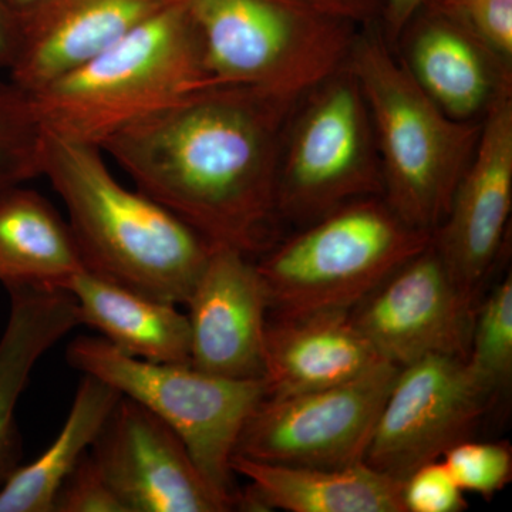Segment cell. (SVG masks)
I'll use <instances>...</instances> for the list:
<instances>
[{"label":"cell","mask_w":512,"mask_h":512,"mask_svg":"<svg viewBox=\"0 0 512 512\" xmlns=\"http://www.w3.org/2000/svg\"><path fill=\"white\" fill-rule=\"evenodd\" d=\"M431 2H434V0H384L380 29H382L384 39L389 42L390 46H394L397 37L402 33L407 22L423 6L429 5Z\"/></svg>","instance_id":"cell-30"},{"label":"cell","mask_w":512,"mask_h":512,"mask_svg":"<svg viewBox=\"0 0 512 512\" xmlns=\"http://www.w3.org/2000/svg\"><path fill=\"white\" fill-rule=\"evenodd\" d=\"M84 269L69 222L23 184L0 190V284L64 285Z\"/></svg>","instance_id":"cell-21"},{"label":"cell","mask_w":512,"mask_h":512,"mask_svg":"<svg viewBox=\"0 0 512 512\" xmlns=\"http://www.w3.org/2000/svg\"><path fill=\"white\" fill-rule=\"evenodd\" d=\"M90 454L127 512H227L183 440L156 414L121 396Z\"/></svg>","instance_id":"cell-11"},{"label":"cell","mask_w":512,"mask_h":512,"mask_svg":"<svg viewBox=\"0 0 512 512\" xmlns=\"http://www.w3.org/2000/svg\"><path fill=\"white\" fill-rule=\"evenodd\" d=\"M406 512H461L468 503L443 460L421 464L403 480Z\"/></svg>","instance_id":"cell-27"},{"label":"cell","mask_w":512,"mask_h":512,"mask_svg":"<svg viewBox=\"0 0 512 512\" xmlns=\"http://www.w3.org/2000/svg\"><path fill=\"white\" fill-rule=\"evenodd\" d=\"M430 242L383 197H366L303 225L256 268L276 318L350 311Z\"/></svg>","instance_id":"cell-6"},{"label":"cell","mask_w":512,"mask_h":512,"mask_svg":"<svg viewBox=\"0 0 512 512\" xmlns=\"http://www.w3.org/2000/svg\"><path fill=\"white\" fill-rule=\"evenodd\" d=\"M393 50L417 86L453 119L480 121L512 90L510 64L434 3L407 22Z\"/></svg>","instance_id":"cell-15"},{"label":"cell","mask_w":512,"mask_h":512,"mask_svg":"<svg viewBox=\"0 0 512 512\" xmlns=\"http://www.w3.org/2000/svg\"><path fill=\"white\" fill-rule=\"evenodd\" d=\"M42 167L66 207L86 271L185 305L210 241L160 202L120 184L100 147L45 131Z\"/></svg>","instance_id":"cell-2"},{"label":"cell","mask_w":512,"mask_h":512,"mask_svg":"<svg viewBox=\"0 0 512 512\" xmlns=\"http://www.w3.org/2000/svg\"><path fill=\"white\" fill-rule=\"evenodd\" d=\"M185 305L191 366L232 379H264L269 303L252 258L214 245Z\"/></svg>","instance_id":"cell-14"},{"label":"cell","mask_w":512,"mask_h":512,"mask_svg":"<svg viewBox=\"0 0 512 512\" xmlns=\"http://www.w3.org/2000/svg\"><path fill=\"white\" fill-rule=\"evenodd\" d=\"M46 2L47 0H3V3H5L20 20L29 16L30 13L35 12L40 6L45 5Z\"/></svg>","instance_id":"cell-32"},{"label":"cell","mask_w":512,"mask_h":512,"mask_svg":"<svg viewBox=\"0 0 512 512\" xmlns=\"http://www.w3.org/2000/svg\"><path fill=\"white\" fill-rule=\"evenodd\" d=\"M67 363L140 403L178 434L202 476L232 507H239L232 458L256 407L264 379H232L191 365L156 363L121 352L103 338L74 339Z\"/></svg>","instance_id":"cell-7"},{"label":"cell","mask_w":512,"mask_h":512,"mask_svg":"<svg viewBox=\"0 0 512 512\" xmlns=\"http://www.w3.org/2000/svg\"><path fill=\"white\" fill-rule=\"evenodd\" d=\"M235 476L249 481L242 510L288 512H406L403 481L366 461L345 467H305L234 456Z\"/></svg>","instance_id":"cell-18"},{"label":"cell","mask_w":512,"mask_h":512,"mask_svg":"<svg viewBox=\"0 0 512 512\" xmlns=\"http://www.w3.org/2000/svg\"><path fill=\"white\" fill-rule=\"evenodd\" d=\"M207 87L299 101L348 62L362 29L301 0H183Z\"/></svg>","instance_id":"cell-5"},{"label":"cell","mask_w":512,"mask_h":512,"mask_svg":"<svg viewBox=\"0 0 512 512\" xmlns=\"http://www.w3.org/2000/svg\"><path fill=\"white\" fill-rule=\"evenodd\" d=\"M494 400L461 357L429 356L400 367L365 461L403 481L470 439Z\"/></svg>","instance_id":"cell-10"},{"label":"cell","mask_w":512,"mask_h":512,"mask_svg":"<svg viewBox=\"0 0 512 512\" xmlns=\"http://www.w3.org/2000/svg\"><path fill=\"white\" fill-rule=\"evenodd\" d=\"M512 205V90L491 104L470 164L431 245L461 295H478L500 251Z\"/></svg>","instance_id":"cell-13"},{"label":"cell","mask_w":512,"mask_h":512,"mask_svg":"<svg viewBox=\"0 0 512 512\" xmlns=\"http://www.w3.org/2000/svg\"><path fill=\"white\" fill-rule=\"evenodd\" d=\"M178 0H47L20 20L10 82L28 94L89 63Z\"/></svg>","instance_id":"cell-16"},{"label":"cell","mask_w":512,"mask_h":512,"mask_svg":"<svg viewBox=\"0 0 512 512\" xmlns=\"http://www.w3.org/2000/svg\"><path fill=\"white\" fill-rule=\"evenodd\" d=\"M72 293L82 325L90 326L121 352L156 363L190 365L187 313L82 269L64 285Z\"/></svg>","instance_id":"cell-20"},{"label":"cell","mask_w":512,"mask_h":512,"mask_svg":"<svg viewBox=\"0 0 512 512\" xmlns=\"http://www.w3.org/2000/svg\"><path fill=\"white\" fill-rule=\"evenodd\" d=\"M53 512H127L90 454H84L57 491Z\"/></svg>","instance_id":"cell-28"},{"label":"cell","mask_w":512,"mask_h":512,"mask_svg":"<svg viewBox=\"0 0 512 512\" xmlns=\"http://www.w3.org/2000/svg\"><path fill=\"white\" fill-rule=\"evenodd\" d=\"M384 359L353 322L350 311L268 319L266 396H288L348 382Z\"/></svg>","instance_id":"cell-17"},{"label":"cell","mask_w":512,"mask_h":512,"mask_svg":"<svg viewBox=\"0 0 512 512\" xmlns=\"http://www.w3.org/2000/svg\"><path fill=\"white\" fill-rule=\"evenodd\" d=\"M22 22L0 0V67L9 69L18 53Z\"/></svg>","instance_id":"cell-31"},{"label":"cell","mask_w":512,"mask_h":512,"mask_svg":"<svg viewBox=\"0 0 512 512\" xmlns=\"http://www.w3.org/2000/svg\"><path fill=\"white\" fill-rule=\"evenodd\" d=\"M504 63L512 64V0H434Z\"/></svg>","instance_id":"cell-26"},{"label":"cell","mask_w":512,"mask_h":512,"mask_svg":"<svg viewBox=\"0 0 512 512\" xmlns=\"http://www.w3.org/2000/svg\"><path fill=\"white\" fill-rule=\"evenodd\" d=\"M201 89L197 36L178 0L29 97L43 130L100 147L133 121Z\"/></svg>","instance_id":"cell-4"},{"label":"cell","mask_w":512,"mask_h":512,"mask_svg":"<svg viewBox=\"0 0 512 512\" xmlns=\"http://www.w3.org/2000/svg\"><path fill=\"white\" fill-rule=\"evenodd\" d=\"M441 460L464 493L490 498L511 480L512 453L507 443L463 440L448 448Z\"/></svg>","instance_id":"cell-25"},{"label":"cell","mask_w":512,"mask_h":512,"mask_svg":"<svg viewBox=\"0 0 512 512\" xmlns=\"http://www.w3.org/2000/svg\"><path fill=\"white\" fill-rule=\"evenodd\" d=\"M298 101L241 87H207L153 111L100 148L137 190L212 245L252 258L276 244V178Z\"/></svg>","instance_id":"cell-1"},{"label":"cell","mask_w":512,"mask_h":512,"mask_svg":"<svg viewBox=\"0 0 512 512\" xmlns=\"http://www.w3.org/2000/svg\"><path fill=\"white\" fill-rule=\"evenodd\" d=\"M121 394L97 377L83 375L55 441L32 463L0 485V512H53L57 491L92 447Z\"/></svg>","instance_id":"cell-22"},{"label":"cell","mask_w":512,"mask_h":512,"mask_svg":"<svg viewBox=\"0 0 512 512\" xmlns=\"http://www.w3.org/2000/svg\"><path fill=\"white\" fill-rule=\"evenodd\" d=\"M8 323L0 338V485L20 466L22 436L16 407L33 367L67 333L82 325L72 293L53 286H10Z\"/></svg>","instance_id":"cell-19"},{"label":"cell","mask_w":512,"mask_h":512,"mask_svg":"<svg viewBox=\"0 0 512 512\" xmlns=\"http://www.w3.org/2000/svg\"><path fill=\"white\" fill-rule=\"evenodd\" d=\"M43 138L29 94L0 82V190L42 177Z\"/></svg>","instance_id":"cell-24"},{"label":"cell","mask_w":512,"mask_h":512,"mask_svg":"<svg viewBox=\"0 0 512 512\" xmlns=\"http://www.w3.org/2000/svg\"><path fill=\"white\" fill-rule=\"evenodd\" d=\"M466 363L478 382L494 396L512 376V278L505 276L476 306Z\"/></svg>","instance_id":"cell-23"},{"label":"cell","mask_w":512,"mask_h":512,"mask_svg":"<svg viewBox=\"0 0 512 512\" xmlns=\"http://www.w3.org/2000/svg\"><path fill=\"white\" fill-rule=\"evenodd\" d=\"M366 197H383L372 117L348 64L313 87L286 123L278 178L279 220L303 225Z\"/></svg>","instance_id":"cell-8"},{"label":"cell","mask_w":512,"mask_h":512,"mask_svg":"<svg viewBox=\"0 0 512 512\" xmlns=\"http://www.w3.org/2000/svg\"><path fill=\"white\" fill-rule=\"evenodd\" d=\"M301 2L336 18L349 20L360 28L380 25L384 9V0H301Z\"/></svg>","instance_id":"cell-29"},{"label":"cell","mask_w":512,"mask_h":512,"mask_svg":"<svg viewBox=\"0 0 512 512\" xmlns=\"http://www.w3.org/2000/svg\"><path fill=\"white\" fill-rule=\"evenodd\" d=\"M399 369L383 360L348 382L266 396L244 427L235 456L305 467L365 461Z\"/></svg>","instance_id":"cell-9"},{"label":"cell","mask_w":512,"mask_h":512,"mask_svg":"<svg viewBox=\"0 0 512 512\" xmlns=\"http://www.w3.org/2000/svg\"><path fill=\"white\" fill-rule=\"evenodd\" d=\"M346 64L372 117L384 201L404 222L431 234L473 158L483 119L444 113L406 72L380 25L359 30Z\"/></svg>","instance_id":"cell-3"},{"label":"cell","mask_w":512,"mask_h":512,"mask_svg":"<svg viewBox=\"0 0 512 512\" xmlns=\"http://www.w3.org/2000/svg\"><path fill=\"white\" fill-rule=\"evenodd\" d=\"M474 311L430 242L350 316L382 359L404 367L429 356L467 359Z\"/></svg>","instance_id":"cell-12"}]
</instances>
